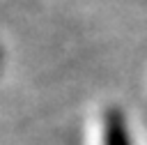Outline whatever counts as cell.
I'll return each mask as SVG.
<instances>
[{
	"label": "cell",
	"instance_id": "6da1fadb",
	"mask_svg": "<svg viewBox=\"0 0 147 145\" xmlns=\"http://www.w3.org/2000/svg\"><path fill=\"white\" fill-rule=\"evenodd\" d=\"M103 145H133L119 108H108L103 113Z\"/></svg>",
	"mask_w": 147,
	"mask_h": 145
}]
</instances>
